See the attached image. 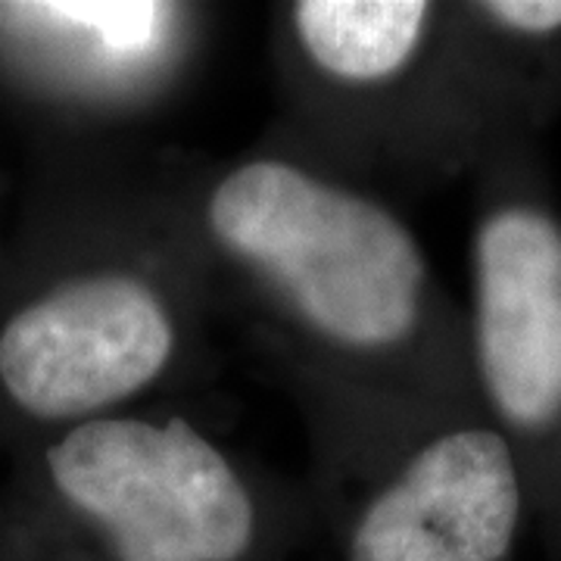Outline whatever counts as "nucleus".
Here are the masks:
<instances>
[{
    "label": "nucleus",
    "mask_w": 561,
    "mask_h": 561,
    "mask_svg": "<svg viewBox=\"0 0 561 561\" xmlns=\"http://www.w3.org/2000/svg\"><path fill=\"white\" fill-rule=\"evenodd\" d=\"M206 219L225 250L278 284L331 343L383 350L419 324L424 256L378 203L260 160L221 181Z\"/></svg>",
    "instance_id": "nucleus-1"
},
{
    "label": "nucleus",
    "mask_w": 561,
    "mask_h": 561,
    "mask_svg": "<svg viewBox=\"0 0 561 561\" xmlns=\"http://www.w3.org/2000/svg\"><path fill=\"white\" fill-rule=\"evenodd\" d=\"M54 490L119 561H238L256 512L231 461L184 419H91L47 449Z\"/></svg>",
    "instance_id": "nucleus-2"
},
{
    "label": "nucleus",
    "mask_w": 561,
    "mask_h": 561,
    "mask_svg": "<svg viewBox=\"0 0 561 561\" xmlns=\"http://www.w3.org/2000/svg\"><path fill=\"white\" fill-rule=\"evenodd\" d=\"M175 328L135 275L98 272L54 284L0 328V387L38 421H91L162 375Z\"/></svg>",
    "instance_id": "nucleus-3"
},
{
    "label": "nucleus",
    "mask_w": 561,
    "mask_h": 561,
    "mask_svg": "<svg viewBox=\"0 0 561 561\" xmlns=\"http://www.w3.org/2000/svg\"><path fill=\"white\" fill-rule=\"evenodd\" d=\"M474 275L486 393L512 424L549 427L561 419V225L527 206L493 213Z\"/></svg>",
    "instance_id": "nucleus-4"
},
{
    "label": "nucleus",
    "mask_w": 561,
    "mask_h": 561,
    "mask_svg": "<svg viewBox=\"0 0 561 561\" xmlns=\"http://www.w3.org/2000/svg\"><path fill=\"white\" fill-rule=\"evenodd\" d=\"M522 518L508 443L456 431L427 443L362 515L350 561H500Z\"/></svg>",
    "instance_id": "nucleus-5"
},
{
    "label": "nucleus",
    "mask_w": 561,
    "mask_h": 561,
    "mask_svg": "<svg viewBox=\"0 0 561 561\" xmlns=\"http://www.w3.org/2000/svg\"><path fill=\"white\" fill-rule=\"evenodd\" d=\"M431 7L419 0H302L294 25L302 50L328 76L381 81L419 50Z\"/></svg>",
    "instance_id": "nucleus-6"
},
{
    "label": "nucleus",
    "mask_w": 561,
    "mask_h": 561,
    "mask_svg": "<svg viewBox=\"0 0 561 561\" xmlns=\"http://www.w3.org/2000/svg\"><path fill=\"white\" fill-rule=\"evenodd\" d=\"M481 10L490 20L524 35H552L561 28V0H493Z\"/></svg>",
    "instance_id": "nucleus-7"
}]
</instances>
